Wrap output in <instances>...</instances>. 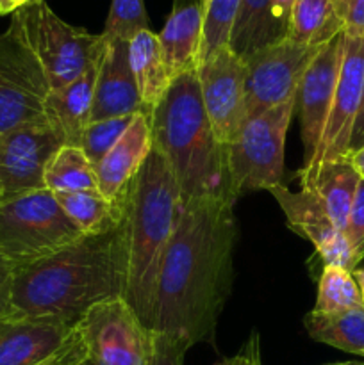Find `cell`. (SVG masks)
Instances as JSON below:
<instances>
[{
	"mask_svg": "<svg viewBox=\"0 0 364 365\" xmlns=\"http://www.w3.org/2000/svg\"><path fill=\"white\" fill-rule=\"evenodd\" d=\"M234 205L227 198L181 202L157 282L152 331L189 346L213 339L234 277Z\"/></svg>",
	"mask_w": 364,
	"mask_h": 365,
	"instance_id": "obj_1",
	"label": "cell"
},
{
	"mask_svg": "<svg viewBox=\"0 0 364 365\" xmlns=\"http://www.w3.org/2000/svg\"><path fill=\"white\" fill-rule=\"evenodd\" d=\"M121 227L84 235L54 255L18 267L11 289L13 317L50 319L77 327L91 307L123 298Z\"/></svg>",
	"mask_w": 364,
	"mask_h": 365,
	"instance_id": "obj_2",
	"label": "cell"
},
{
	"mask_svg": "<svg viewBox=\"0 0 364 365\" xmlns=\"http://www.w3.org/2000/svg\"><path fill=\"white\" fill-rule=\"evenodd\" d=\"M120 203L125 252L123 299L152 330L161 266L181 207L173 173L153 146Z\"/></svg>",
	"mask_w": 364,
	"mask_h": 365,
	"instance_id": "obj_3",
	"label": "cell"
},
{
	"mask_svg": "<svg viewBox=\"0 0 364 365\" xmlns=\"http://www.w3.org/2000/svg\"><path fill=\"white\" fill-rule=\"evenodd\" d=\"M152 146L177 182L181 202L227 198L238 202L228 175L227 150L218 141L203 109L196 71L171 81L150 114Z\"/></svg>",
	"mask_w": 364,
	"mask_h": 365,
	"instance_id": "obj_4",
	"label": "cell"
},
{
	"mask_svg": "<svg viewBox=\"0 0 364 365\" xmlns=\"http://www.w3.org/2000/svg\"><path fill=\"white\" fill-rule=\"evenodd\" d=\"M11 25L18 31L41 64L50 91L70 84L102 59L106 38L89 34L61 20L45 0H36L13 13Z\"/></svg>",
	"mask_w": 364,
	"mask_h": 365,
	"instance_id": "obj_5",
	"label": "cell"
},
{
	"mask_svg": "<svg viewBox=\"0 0 364 365\" xmlns=\"http://www.w3.org/2000/svg\"><path fill=\"white\" fill-rule=\"evenodd\" d=\"M82 232L49 189L0 200V255L24 267L79 241Z\"/></svg>",
	"mask_w": 364,
	"mask_h": 365,
	"instance_id": "obj_6",
	"label": "cell"
},
{
	"mask_svg": "<svg viewBox=\"0 0 364 365\" xmlns=\"http://www.w3.org/2000/svg\"><path fill=\"white\" fill-rule=\"evenodd\" d=\"M293 114L295 96L246 120L225 145L228 175L238 198L284 184L285 134Z\"/></svg>",
	"mask_w": 364,
	"mask_h": 365,
	"instance_id": "obj_7",
	"label": "cell"
},
{
	"mask_svg": "<svg viewBox=\"0 0 364 365\" xmlns=\"http://www.w3.org/2000/svg\"><path fill=\"white\" fill-rule=\"evenodd\" d=\"M86 359L93 365H146L153 344L148 330L123 298L106 299L77 324Z\"/></svg>",
	"mask_w": 364,
	"mask_h": 365,
	"instance_id": "obj_8",
	"label": "cell"
},
{
	"mask_svg": "<svg viewBox=\"0 0 364 365\" xmlns=\"http://www.w3.org/2000/svg\"><path fill=\"white\" fill-rule=\"evenodd\" d=\"M50 86L16 29L0 34V135L45 118Z\"/></svg>",
	"mask_w": 364,
	"mask_h": 365,
	"instance_id": "obj_9",
	"label": "cell"
},
{
	"mask_svg": "<svg viewBox=\"0 0 364 365\" xmlns=\"http://www.w3.org/2000/svg\"><path fill=\"white\" fill-rule=\"evenodd\" d=\"M320 48L284 39L246 57L245 121L293 98Z\"/></svg>",
	"mask_w": 364,
	"mask_h": 365,
	"instance_id": "obj_10",
	"label": "cell"
},
{
	"mask_svg": "<svg viewBox=\"0 0 364 365\" xmlns=\"http://www.w3.org/2000/svg\"><path fill=\"white\" fill-rule=\"evenodd\" d=\"M61 146L63 138L46 116L0 135V200L46 189V168Z\"/></svg>",
	"mask_w": 364,
	"mask_h": 365,
	"instance_id": "obj_11",
	"label": "cell"
},
{
	"mask_svg": "<svg viewBox=\"0 0 364 365\" xmlns=\"http://www.w3.org/2000/svg\"><path fill=\"white\" fill-rule=\"evenodd\" d=\"M364 95V36L350 38L345 36L343 61L339 68V77L335 82L334 98H332L330 114L325 125L318 152L313 163L302 168L300 178H309L325 160H335L348 157L350 138L353 125L359 116L360 103Z\"/></svg>",
	"mask_w": 364,
	"mask_h": 365,
	"instance_id": "obj_12",
	"label": "cell"
},
{
	"mask_svg": "<svg viewBox=\"0 0 364 365\" xmlns=\"http://www.w3.org/2000/svg\"><path fill=\"white\" fill-rule=\"evenodd\" d=\"M203 109L221 145L245 123L246 64L231 46L216 50L196 68Z\"/></svg>",
	"mask_w": 364,
	"mask_h": 365,
	"instance_id": "obj_13",
	"label": "cell"
},
{
	"mask_svg": "<svg viewBox=\"0 0 364 365\" xmlns=\"http://www.w3.org/2000/svg\"><path fill=\"white\" fill-rule=\"evenodd\" d=\"M343 48L345 32L318 50L296 88L295 110L298 113L303 143V168L313 163L323 138L341 68Z\"/></svg>",
	"mask_w": 364,
	"mask_h": 365,
	"instance_id": "obj_14",
	"label": "cell"
},
{
	"mask_svg": "<svg viewBox=\"0 0 364 365\" xmlns=\"http://www.w3.org/2000/svg\"><path fill=\"white\" fill-rule=\"evenodd\" d=\"M270 192L284 212L288 227L300 237L310 241L323 260V266H338L352 273L357 269L345 232L335 227L313 189L302 187L298 192H293L282 184L271 187Z\"/></svg>",
	"mask_w": 364,
	"mask_h": 365,
	"instance_id": "obj_15",
	"label": "cell"
},
{
	"mask_svg": "<svg viewBox=\"0 0 364 365\" xmlns=\"http://www.w3.org/2000/svg\"><path fill=\"white\" fill-rule=\"evenodd\" d=\"M77 341V327L50 319L0 317V365H50Z\"/></svg>",
	"mask_w": 364,
	"mask_h": 365,
	"instance_id": "obj_16",
	"label": "cell"
},
{
	"mask_svg": "<svg viewBox=\"0 0 364 365\" xmlns=\"http://www.w3.org/2000/svg\"><path fill=\"white\" fill-rule=\"evenodd\" d=\"M138 113H146V110L139 98L128 63V41L106 38V50L100 59L95 91H93L91 121L134 116Z\"/></svg>",
	"mask_w": 364,
	"mask_h": 365,
	"instance_id": "obj_17",
	"label": "cell"
},
{
	"mask_svg": "<svg viewBox=\"0 0 364 365\" xmlns=\"http://www.w3.org/2000/svg\"><path fill=\"white\" fill-rule=\"evenodd\" d=\"M152 152L150 114L138 113L113 148L95 166L96 187L111 202H118Z\"/></svg>",
	"mask_w": 364,
	"mask_h": 365,
	"instance_id": "obj_18",
	"label": "cell"
},
{
	"mask_svg": "<svg viewBox=\"0 0 364 365\" xmlns=\"http://www.w3.org/2000/svg\"><path fill=\"white\" fill-rule=\"evenodd\" d=\"M203 7L200 0H175L173 9L159 32L161 50L171 78L196 71L202 46Z\"/></svg>",
	"mask_w": 364,
	"mask_h": 365,
	"instance_id": "obj_19",
	"label": "cell"
},
{
	"mask_svg": "<svg viewBox=\"0 0 364 365\" xmlns=\"http://www.w3.org/2000/svg\"><path fill=\"white\" fill-rule=\"evenodd\" d=\"M98 64L100 61L70 84L52 89L46 98V120L57 128L64 145L68 146H81L82 132L91 121L93 91H95Z\"/></svg>",
	"mask_w": 364,
	"mask_h": 365,
	"instance_id": "obj_20",
	"label": "cell"
},
{
	"mask_svg": "<svg viewBox=\"0 0 364 365\" xmlns=\"http://www.w3.org/2000/svg\"><path fill=\"white\" fill-rule=\"evenodd\" d=\"M359 182L360 175L348 157H343L321 163L309 178H303L302 187H309L316 192L335 227L345 232Z\"/></svg>",
	"mask_w": 364,
	"mask_h": 365,
	"instance_id": "obj_21",
	"label": "cell"
},
{
	"mask_svg": "<svg viewBox=\"0 0 364 365\" xmlns=\"http://www.w3.org/2000/svg\"><path fill=\"white\" fill-rule=\"evenodd\" d=\"M128 63L143 107L152 114L153 107L161 102L173 81L164 63L159 36L150 29L138 32L128 41Z\"/></svg>",
	"mask_w": 364,
	"mask_h": 365,
	"instance_id": "obj_22",
	"label": "cell"
},
{
	"mask_svg": "<svg viewBox=\"0 0 364 365\" xmlns=\"http://www.w3.org/2000/svg\"><path fill=\"white\" fill-rule=\"evenodd\" d=\"M345 32L339 0H295L288 39L303 46L327 45Z\"/></svg>",
	"mask_w": 364,
	"mask_h": 365,
	"instance_id": "obj_23",
	"label": "cell"
},
{
	"mask_svg": "<svg viewBox=\"0 0 364 365\" xmlns=\"http://www.w3.org/2000/svg\"><path fill=\"white\" fill-rule=\"evenodd\" d=\"M61 209L82 232V235H100L114 230L121 223V203L107 200L98 189L77 192H57Z\"/></svg>",
	"mask_w": 364,
	"mask_h": 365,
	"instance_id": "obj_24",
	"label": "cell"
},
{
	"mask_svg": "<svg viewBox=\"0 0 364 365\" xmlns=\"http://www.w3.org/2000/svg\"><path fill=\"white\" fill-rule=\"evenodd\" d=\"M303 324L313 341L364 356V307L330 314L310 310Z\"/></svg>",
	"mask_w": 364,
	"mask_h": 365,
	"instance_id": "obj_25",
	"label": "cell"
},
{
	"mask_svg": "<svg viewBox=\"0 0 364 365\" xmlns=\"http://www.w3.org/2000/svg\"><path fill=\"white\" fill-rule=\"evenodd\" d=\"M45 187L50 192L91 191L96 187V173L81 146H61L45 173Z\"/></svg>",
	"mask_w": 364,
	"mask_h": 365,
	"instance_id": "obj_26",
	"label": "cell"
},
{
	"mask_svg": "<svg viewBox=\"0 0 364 365\" xmlns=\"http://www.w3.org/2000/svg\"><path fill=\"white\" fill-rule=\"evenodd\" d=\"M270 13L271 0H241L228 45L232 52L246 59L257 50L275 45Z\"/></svg>",
	"mask_w": 364,
	"mask_h": 365,
	"instance_id": "obj_27",
	"label": "cell"
},
{
	"mask_svg": "<svg viewBox=\"0 0 364 365\" xmlns=\"http://www.w3.org/2000/svg\"><path fill=\"white\" fill-rule=\"evenodd\" d=\"M360 296L353 273L338 266H323L318 280V296L314 312H345V310L363 309Z\"/></svg>",
	"mask_w": 364,
	"mask_h": 365,
	"instance_id": "obj_28",
	"label": "cell"
},
{
	"mask_svg": "<svg viewBox=\"0 0 364 365\" xmlns=\"http://www.w3.org/2000/svg\"><path fill=\"white\" fill-rule=\"evenodd\" d=\"M239 4L241 0H209V4L203 7L202 46H200L198 64L216 50L231 45Z\"/></svg>",
	"mask_w": 364,
	"mask_h": 365,
	"instance_id": "obj_29",
	"label": "cell"
},
{
	"mask_svg": "<svg viewBox=\"0 0 364 365\" xmlns=\"http://www.w3.org/2000/svg\"><path fill=\"white\" fill-rule=\"evenodd\" d=\"M148 29V14L143 0H113L102 34L109 39L131 41L138 32Z\"/></svg>",
	"mask_w": 364,
	"mask_h": 365,
	"instance_id": "obj_30",
	"label": "cell"
},
{
	"mask_svg": "<svg viewBox=\"0 0 364 365\" xmlns=\"http://www.w3.org/2000/svg\"><path fill=\"white\" fill-rule=\"evenodd\" d=\"M134 116H118L107 118V120H98L88 123V127L82 132L81 148L86 153L93 166L100 163L114 146V143L123 135L127 127L131 125Z\"/></svg>",
	"mask_w": 364,
	"mask_h": 365,
	"instance_id": "obj_31",
	"label": "cell"
},
{
	"mask_svg": "<svg viewBox=\"0 0 364 365\" xmlns=\"http://www.w3.org/2000/svg\"><path fill=\"white\" fill-rule=\"evenodd\" d=\"M191 348L189 342L175 335L153 331L152 353L146 365H184L186 351Z\"/></svg>",
	"mask_w": 364,
	"mask_h": 365,
	"instance_id": "obj_32",
	"label": "cell"
},
{
	"mask_svg": "<svg viewBox=\"0 0 364 365\" xmlns=\"http://www.w3.org/2000/svg\"><path fill=\"white\" fill-rule=\"evenodd\" d=\"M345 235L352 248L353 259L359 264L364 259V178H360L357 185L355 198H353L348 221H346Z\"/></svg>",
	"mask_w": 364,
	"mask_h": 365,
	"instance_id": "obj_33",
	"label": "cell"
},
{
	"mask_svg": "<svg viewBox=\"0 0 364 365\" xmlns=\"http://www.w3.org/2000/svg\"><path fill=\"white\" fill-rule=\"evenodd\" d=\"M339 9L345 21V36H364V0H339Z\"/></svg>",
	"mask_w": 364,
	"mask_h": 365,
	"instance_id": "obj_34",
	"label": "cell"
},
{
	"mask_svg": "<svg viewBox=\"0 0 364 365\" xmlns=\"http://www.w3.org/2000/svg\"><path fill=\"white\" fill-rule=\"evenodd\" d=\"M14 271H16V267L0 255V314L4 317H13V314H11V289H13Z\"/></svg>",
	"mask_w": 364,
	"mask_h": 365,
	"instance_id": "obj_35",
	"label": "cell"
},
{
	"mask_svg": "<svg viewBox=\"0 0 364 365\" xmlns=\"http://www.w3.org/2000/svg\"><path fill=\"white\" fill-rule=\"evenodd\" d=\"M218 365H263L261 364V351H259V337L253 331L252 337L245 344V348L238 353V355L231 356V359L221 360Z\"/></svg>",
	"mask_w": 364,
	"mask_h": 365,
	"instance_id": "obj_36",
	"label": "cell"
},
{
	"mask_svg": "<svg viewBox=\"0 0 364 365\" xmlns=\"http://www.w3.org/2000/svg\"><path fill=\"white\" fill-rule=\"evenodd\" d=\"M82 360H86V351L84 346H82L81 335H79V341L75 342L59 360H56V362L50 365H77L79 362H82Z\"/></svg>",
	"mask_w": 364,
	"mask_h": 365,
	"instance_id": "obj_37",
	"label": "cell"
},
{
	"mask_svg": "<svg viewBox=\"0 0 364 365\" xmlns=\"http://www.w3.org/2000/svg\"><path fill=\"white\" fill-rule=\"evenodd\" d=\"M360 146H364V113L359 114L355 120V125H353L352 138H350V150L348 155L355 150H359Z\"/></svg>",
	"mask_w": 364,
	"mask_h": 365,
	"instance_id": "obj_38",
	"label": "cell"
},
{
	"mask_svg": "<svg viewBox=\"0 0 364 365\" xmlns=\"http://www.w3.org/2000/svg\"><path fill=\"white\" fill-rule=\"evenodd\" d=\"M36 2V0H0V14L16 13L21 7L29 6V4Z\"/></svg>",
	"mask_w": 364,
	"mask_h": 365,
	"instance_id": "obj_39",
	"label": "cell"
},
{
	"mask_svg": "<svg viewBox=\"0 0 364 365\" xmlns=\"http://www.w3.org/2000/svg\"><path fill=\"white\" fill-rule=\"evenodd\" d=\"M350 163H352V166L355 168L357 173L360 175V178H364V146H360L359 150H355V152H352L348 155Z\"/></svg>",
	"mask_w": 364,
	"mask_h": 365,
	"instance_id": "obj_40",
	"label": "cell"
},
{
	"mask_svg": "<svg viewBox=\"0 0 364 365\" xmlns=\"http://www.w3.org/2000/svg\"><path fill=\"white\" fill-rule=\"evenodd\" d=\"M353 278H355L357 285H359L360 296H363V302H364V269H355V271H353Z\"/></svg>",
	"mask_w": 364,
	"mask_h": 365,
	"instance_id": "obj_41",
	"label": "cell"
},
{
	"mask_svg": "<svg viewBox=\"0 0 364 365\" xmlns=\"http://www.w3.org/2000/svg\"><path fill=\"white\" fill-rule=\"evenodd\" d=\"M327 365H364L363 362H338V364H327Z\"/></svg>",
	"mask_w": 364,
	"mask_h": 365,
	"instance_id": "obj_42",
	"label": "cell"
},
{
	"mask_svg": "<svg viewBox=\"0 0 364 365\" xmlns=\"http://www.w3.org/2000/svg\"><path fill=\"white\" fill-rule=\"evenodd\" d=\"M77 365H93L91 362H89V360L88 359H86V360H82V362H79Z\"/></svg>",
	"mask_w": 364,
	"mask_h": 365,
	"instance_id": "obj_43",
	"label": "cell"
},
{
	"mask_svg": "<svg viewBox=\"0 0 364 365\" xmlns=\"http://www.w3.org/2000/svg\"><path fill=\"white\" fill-rule=\"evenodd\" d=\"M364 113V95H363V103H360V110H359V114H363Z\"/></svg>",
	"mask_w": 364,
	"mask_h": 365,
	"instance_id": "obj_44",
	"label": "cell"
},
{
	"mask_svg": "<svg viewBox=\"0 0 364 365\" xmlns=\"http://www.w3.org/2000/svg\"><path fill=\"white\" fill-rule=\"evenodd\" d=\"M200 2H202V7H206L209 4V0H200Z\"/></svg>",
	"mask_w": 364,
	"mask_h": 365,
	"instance_id": "obj_45",
	"label": "cell"
},
{
	"mask_svg": "<svg viewBox=\"0 0 364 365\" xmlns=\"http://www.w3.org/2000/svg\"><path fill=\"white\" fill-rule=\"evenodd\" d=\"M0 317H4V316H2V314H0Z\"/></svg>",
	"mask_w": 364,
	"mask_h": 365,
	"instance_id": "obj_46",
	"label": "cell"
}]
</instances>
